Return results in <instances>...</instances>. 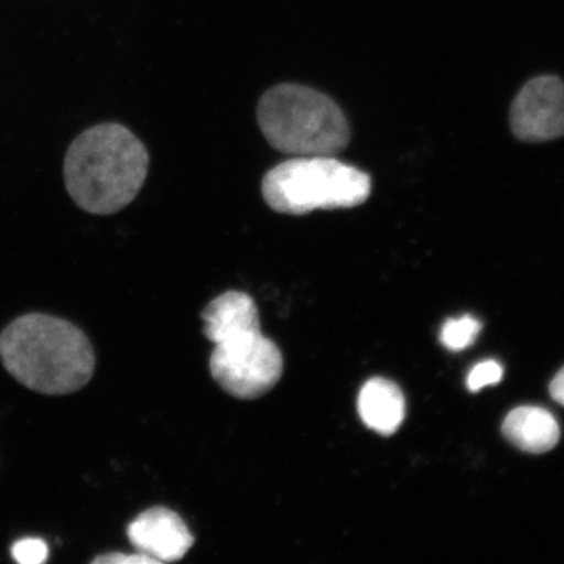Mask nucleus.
I'll return each mask as SVG.
<instances>
[{
	"mask_svg": "<svg viewBox=\"0 0 564 564\" xmlns=\"http://www.w3.org/2000/svg\"><path fill=\"white\" fill-rule=\"evenodd\" d=\"M94 563H98V564H129V563L153 564L154 563V564H156V562H154L151 558H148V556L140 554V553L130 554V555H126L122 553H111L108 555L98 556V558H96L94 561Z\"/></svg>",
	"mask_w": 564,
	"mask_h": 564,
	"instance_id": "4468645a",
	"label": "nucleus"
},
{
	"mask_svg": "<svg viewBox=\"0 0 564 564\" xmlns=\"http://www.w3.org/2000/svg\"><path fill=\"white\" fill-rule=\"evenodd\" d=\"M481 329V322L471 315L449 319L441 329V343L451 351H462L476 341Z\"/></svg>",
	"mask_w": 564,
	"mask_h": 564,
	"instance_id": "9b49d317",
	"label": "nucleus"
},
{
	"mask_svg": "<svg viewBox=\"0 0 564 564\" xmlns=\"http://www.w3.org/2000/svg\"><path fill=\"white\" fill-rule=\"evenodd\" d=\"M204 335L215 345L260 330L256 301L243 292L218 295L202 314Z\"/></svg>",
	"mask_w": 564,
	"mask_h": 564,
	"instance_id": "6e6552de",
	"label": "nucleus"
},
{
	"mask_svg": "<svg viewBox=\"0 0 564 564\" xmlns=\"http://www.w3.org/2000/svg\"><path fill=\"white\" fill-rule=\"evenodd\" d=\"M262 194L274 212L302 216L361 206L371 194V178L334 156L294 158L264 175Z\"/></svg>",
	"mask_w": 564,
	"mask_h": 564,
	"instance_id": "20e7f679",
	"label": "nucleus"
},
{
	"mask_svg": "<svg viewBox=\"0 0 564 564\" xmlns=\"http://www.w3.org/2000/svg\"><path fill=\"white\" fill-rule=\"evenodd\" d=\"M511 130L527 143L564 137V83L555 76L528 82L512 104Z\"/></svg>",
	"mask_w": 564,
	"mask_h": 564,
	"instance_id": "423d86ee",
	"label": "nucleus"
},
{
	"mask_svg": "<svg viewBox=\"0 0 564 564\" xmlns=\"http://www.w3.org/2000/svg\"><path fill=\"white\" fill-rule=\"evenodd\" d=\"M148 166L150 154L129 129L102 123L73 141L63 171L77 207L91 215H111L135 199Z\"/></svg>",
	"mask_w": 564,
	"mask_h": 564,
	"instance_id": "f257e3e1",
	"label": "nucleus"
},
{
	"mask_svg": "<svg viewBox=\"0 0 564 564\" xmlns=\"http://www.w3.org/2000/svg\"><path fill=\"white\" fill-rule=\"evenodd\" d=\"M502 432L513 446L529 454H544L561 438L558 422L540 406H519L507 415Z\"/></svg>",
	"mask_w": 564,
	"mask_h": 564,
	"instance_id": "9d476101",
	"label": "nucleus"
},
{
	"mask_svg": "<svg viewBox=\"0 0 564 564\" xmlns=\"http://www.w3.org/2000/svg\"><path fill=\"white\" fill-rule=\"evenodd\" d=\"M550 394L561 405H564V368L556 373L553 382L550 383Z\"/></svg>",
	"mask_w": 564,
	"mask_h": 564,
	"instance_id": "2eb2a0df",
	"label": "nucleus"
},
{
	"mask_svg": "<svg viewBox=\"0 0 564 564\" xmlns=\"http://www.w3.org/2000/svg\"><path fill=\"white\" fill-rule=\"evenodd\" d=\"M12 556L21 564H40L47 560L48 547L40 539H24L12 546Z\"/></svg>",
	"mask_w": 564,
	"mask_h": 564,
	"instance_id": "ddd939ff",
	"label": "nucleus"
},
{
	"mask_svg": "<svg viewBox=\"0 0 564 564\" xmlns=\"http://www.w3.org/2000/svg\"><path fill=\"white\" fill-rule=\"evenodd\" d=\"M209 369L225 392L237 399L253 400L279 383L284 358L278 345L257 330L215 345Z\"/></svg>",
	"mask_w": 564,
	"mask_h": 564,
	"instance_id": "39448f33",
	"label": "nucleus"
},
{
	"mask_svg": "<svg viewBox=\"0 0 564 564\" xmlns=\"http://www.w3.org/2000/svg\"><path fill=\"white\" fill-rule=\"evenodd\" d=\"M503 378V368L494 359L479 362L469 372L467 378V387L470 392L481 391L486 386L498 384Z\"/></svg>",
	"mask_w": 564,
	"mask_h": 564,
	"instance_id": "f8f14e48",
	"label": "nucleus"
},
{
	"mask_svg": "<svg viewBox=\"0 0 564 564\" xmlns=\"http://www.w3.org/2000/svg\"><path fill=\"white\" fill-rule=\"evenodd\" d=\"M358 413L366 426L390 436L405 419L404 394L391 380L372 378L358 394Z\"/></svg>",
	"mask_w": 564,
	"mask_h": 564,
	"instance_id": "1a4fd4ad",
	"label": "nucleus"
},
{
	"mask_svg": "<svg viewBox=\"0 0 564 564\" xmlns=\"http://www.w3.org/2000/svg\"><path fill=\"white\" fill-rule=\"evenodd\" d=\"M137 552L156 563L176 562L194 545V538L178 513L153 507L140 513L127 528Z\"/></svg>",
	"mask_w": 564,
	"mask_h": 564,
	"instance_id": "0eeeda50",
	"label": "nucleus"
},
{
	"mask_svg": "<svg viewBox=\"0 0 564 564\" xmlns=\"http://www.w3.org/2000/svg\"><path fill=\"white\" fill-rule=\"evenodd\" d=\"M257 117L268 143L289 156H335L350 141L348 119L333 98L299 84L268 89Z\"/></svg>",
	"mask_w": 564,
	"mask_h": 564,
	"instance_id": "7ed1b4c3",
	"label": "nucleus"
},
{
	"mask_svg": "<svg viewBox=\"0 0 564 564\" xmlns=\"http://www.w3.org/2000/svg\"><path fill=\"white\" fill-rule=\"evenodd\" d=\"M0 358L20 383L46 394L80 390L95 371L88 337L74 324L42 314L21 316L3 330Z\"/></svg>",
	"mask_w": 564,
	"mask_h": 564,
	"instance_id": "f03ea898",
	"label": "nucleus"
}]
</instances>
